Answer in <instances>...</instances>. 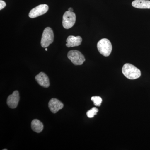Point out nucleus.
<instances>
[{
	"instance_id": "0eeeda50",
	"label": "nucleus",
	"mask_w": 150,
	"mask_h": 150,
	"mask_svg": "<svg viewBox=\"0 0 150 150\" xmlns=\"http://www.w3.org/2000/svg\"><path fill=\"white\" fill-rule=\"evenodd\" d=\"M20 96L18 91H15L13 92L12 94L9 96L7 100V104L11 108H16L18 105L19 101Z\"/></svg>"
},
{
	"instance_id": "ddd939ff",
	"label": "nucleus",
	"mask_w": 150,
	"mask_h": 150,
	"mask_svg": "<svg viewBox=\"0 0 150 150\" xmlns=\"http://www.w3.org/2000/svg\"><path fill=\"white\" fill-rule=\"evenodd\" d=\"M91 100L93 102L94 105L96 106H100L102 102V98L98 96L92 97Z\"/></svg>"
},
{
	"instance_id": "9b49d317",
	"label": "nucleus",
	"mask_w": 150,
	"mask_h": 150,
	"mask_svg": "<svg viewBox=\"0 0 150 150\" xmlns=\"http://www.w3.org/2000/svg\"><path fill=\"white\" fill-rule=\"evenodd\" d=\"M134 8L139 9H150V1L148 0H135L132 3Z\"/></svg>"
},
{
	"instance_id": "f03ea898",
	"label": "nucleus",
	"mask_w": 150,
	"mask_h": 150,
	"mask_svg": "<svg viewBox=\"0 0 150 150\" xmlns=\"http://www.w3.org/2000/svg\"><path fill=\"white\" fill-rule=\"evenodd\" d=\"M98 50L103 56L107 57L110 56L112 50V46L110 40L107 38H103L97 43Z\"/></svg>"
},
{
	"instance_id": "7ed1b4c3",
	"label": "nucleus",
	"mask_w": 150,
	"mask_h": 150,
	"mask_svg": "<svg viewBox=\"0 0 150 150\" xmlns=\"http://www.w3.org/2000/svg\"><path fill=\"white\" fill-rule=\"evenodd\" d=\"M54 40V34L53 30L50 27H47L44 29L40 44L43 48H47L51 43H53Z\"/></svg>"
},
{
	"instance_id": "a211bd4d",
	"label": "nucleus",
	"mask_w": 150,
	"mask_h": 150,
	"mask_svg": "<svg viewBox=\"0 0 150 150\" xmlns=\"http://www.w3.org/2000/svg\"><path fill=\"white\" fill-rule=\"evenodd\" d=\"M7 149H3V150H6Z\"/></svg>"
},
{
	"instance_id": "1a4fd4ad",
	"label": "nucleus",
	"mask_w": 150,
	"mask_h": 150,
	"mask_svg": "<svg viewBox=\"0 0 150 150\" xmlns=\"http://www.w3.org/2000/svg\"><path fill=\"white\" fill-rule=\"evenodd\" d=\"M35 79L38 84L43 87L47 88L50 86L49 78L44 73L41 72L36 75Z\"/></svg>"
},
{
	"instance_id": "9d476101",
	"label": "nucleus",
	"mask_w": 150,
	"mask_h": 150,
	"mask_svg": "<svg viewBox=\"0 0 150 150\" xmlns=\"http://www.w3.org/2000/svg\"><path fill=\"white\" fill-rule=\"evenodd\" d=\"M82 41V38L81 36L70 35L67 38L66 46L69 48L78 46L81 45Z\"/></svg>"
},
{
	"instance_id": "4468645a",
	"label": "nucleus",
	"mask_w": 150,
	"mask_h": 150,
	"mask_svg": "<svg viewBox=\"0 0 150 150\" xmlns=\"http://www.w3.org/2000/svg\"><path fill=\"white\" fill-rule=\"evenodd\" d=\"M98 110L96 108L93 107L91 110L87 111L86 113L87 116L89 118H93L95 115H96L98 112Z\"/></svg>"
},
{
	"instance_id": "20e7f679",
	"label": "nucleus",
	"mask_w": 150,
	"mask_h": 150,
	"mask_svg": "<svg viewBox=\"0 0 150 150\" xmlns=\"http://www.w3.org/2000/svg\"><path fill=\"white\" fill-rule=\"evenodd\" d=\"M68 58L76 66L81 65L85 61L84 56L79 51L71 50L68 52Z\"/></svg>"
},
{
	"instance_id": "2eb2a0df",
	"label": "nucleus",
	"mask_w": 150,
	"mask_h": 150,
	"mask_svg": "<svg viewBox=\"0 0 150 150\" xmlns=\"http://www.w3.org/2000/svg\"><path fill=\"white\" fill-rule=\"evenodd\" d=\"M6 6V3L2 0H1L0 1V10H1L2 9L5 7Z\"/></svg>"
},
{
	"instance_id": "423d86ee",
	"label": "nucleus",
	"mask_w": 150,
	"mask_h": 150,
	"mask_svg": "<svg viewBox=\"0 0 150 150\" xmlns=\"http://www.w3.org/2000/svg\"><path fill=\"white\" fill-rule=\"evenodd\" d=\"M48 9L49 8L47 5H40L33 8L30 12L28 16L30 18H35L46 13L48 11Z\"/></svg>"
},
{
	"instance_id": "6e6552de",
	"label": "nucleus",
	"mask_w": 150,
	"mask_h": 150,
	"mask_svg": "<svg viewBox=\"0 0 150 150\" xmlns=\"http://www.w3.org/2000/svg\"><path fill=\"white\" fill-rule=\"evenodd\" d=\"M48 107L51 112L56 113L64 107V104L56 98H53L48 103Z\"/></svg>"
},
{
	"instance_id": "dca6fc26",
	"label": "nucleus",
	"mask_w": 150,
	"mask_h": 150,
	"mask_svg": "<svg viewBox=\"0 0 150 150\" xmlns=\"http://www.w3.org/2000/svg\"><path fill=\"white\" fill-rule=\"evenodd\" d=\"M68 11H69L73 12L74 10H73V9L72 8H69V9H68Z\"/></svg>"
},
{
	"instance_id": "f8f14e48",
	"label": "nucleus",
	"mask_w": 150,
	"mask_h": 150,
	"mask_svg": "<svg viewBox=\"0 0 150 150\" xmlns=\"http://www.w3.org/2000/svg\"><path fill=\"white\" fill-rule=\"evenodd\" d=\"M31 127L33 131L37 133L42 132L43 129V123L38 119L33 120L31 123Z\"/></svg>"
},
{
	"instance_id": "f3484780",
	"label": "nucleus",
	"mask_w": 150,
	"mask_h": 150,
	"mask_svg": "<svg viewBox=\"0 0 150 150\" xmlns=\"http://www.w3.org/2000/svg\"><path fill=\"white\" fill-rule=\"evenodd\" d=\"M46 51H47V48H46Z\"/></svg>"
},
{
	"instance_id": "39448f33",
	"label": "nucleus",
	"mask_w": 150,
	"mask_h": 150,
	"mask_svg": "<svg viewBox=\"0 0 150 150\" xmlns=\"http://www.w3.org/2000/svg\"><path fill=\"white\" fill-rule=\"evenodd\" d=\"M76 21V16L73 12L67 11L64 14L63 17V27L65 29H69L74 26Z\"/></svg>"
},
{
	"instance_id": "f257e3e1",
	"label": "nucleus",
	"mask_w": 150,
	"mask_h": 150,
	"mask_svg": "<svg viewBox=\"0 0 150 150\" xmlns=\"http://www.w3.org/2000/svg\"><path fill=\"white\" fill-rule=\"evenodd\" d=\"M122 71L124 76L129 79H136L141 76L140 70L130 64H126L123 65Z\"/></svg>"
}]
</instances>
